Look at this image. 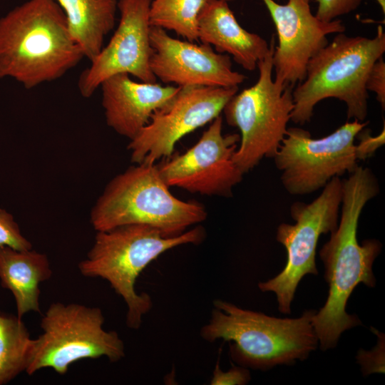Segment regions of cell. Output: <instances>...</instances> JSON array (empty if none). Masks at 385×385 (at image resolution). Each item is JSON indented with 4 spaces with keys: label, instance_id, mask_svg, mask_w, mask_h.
Instances as JSON below:
<instances>
[{
    "label": "cell",
    "instance_id": "obj_1",
    "mask_svg": "<svg viewBox=\"0 0 385 385\" xmlns=\"http://www.w3.org/2000/svg\"><path fill=\"white\" fill-rule=\"evenodd\" d=\"M379 192L377 179L368 168L358 165L342 180L340 219L319 251L329 293L324 305L314 315L312 325L322 351L334 348L344 331L361 324L357 316L346 312L354 288L359 283L376 285L372 266L382 245L376 239L359 244L357 228L364 207Z\"/></svg>",
    "mask_w": 385,
    "mask_h": 385
},
{
    "label": "cell",
    "instance_id": "obj_2",
    "mask_svg": "<svg viewBox=\"0 0 385 385\" xmlns=\"http://www.w3.org/2000/svg\"><path fill=\"white\" fill-rule=\"evenodd\" d=\"M83 58L54 0H29L0 19V78L31 89L62 77Z\"/></svg>",
    "mask_w": 385,
    "mask_h": 385
},
{
    "label": "cell",
    "instance_id": "obj_3",
    "mask_svg": "<svg viewBox=\"0 0 385 385\" xmlns=\"http://www.w3.org/2000/svg\"><path fill=\"white\" fill-rule=\"evenodd\" d=\"M209 323L200 330L209 342H228L230 355L240 366L267 371L277 365L304 361L319 340L312 325L316 310H306L298 318H277L214 301Z\"/></svg>",
    "mask_w": 385,
    "mask_h": 385
},
{
    "label": "cell",
    "instance_id": "obj_4",
    "mask_svg": "<svg viewBox=\"0 0 385 385\" xmlns=\"http://www.w3.org/2000/svg\"><path fill=\"white\" fill-rule=\"evenodd\" d=\"M384 52L381 26L373 38L337 34L309 60L304 78L294 87L290 120L300 125L309 123L315 106L334 98L346 104L347 120L364 121L368 113L367 76Z\"/></svg>",
    "mask_w": 385,
    "mask_h": 385
},
{
    "label": "cell",
    "instance_id": "obj_5",
    "mask_svg": "<svg viewBox=\"0 0 385 385\" xmlns=\"http://www.w3.org/2000/svg\"><path fill=\"white\" fill-rule=\"evenodd\" d=\"M205 237L201 226L169 237L154 227L140 224L97 231L93 245L86 258L78 264V269L83 276L108 282L126 304L127 326L138 329L143 316L153 307L148 294L135 290L138 276L163 253L183 245H198Z\"/></svg>",
    "mask_w": 385,
    "mask_h": 385
},
{
    "label": "cell",
    "instance_id": "obj_6",
    "mask_svg": "<svg viewBox=\"0 0 385 385\" xmlns=\"http://www.w3.org/2000/svg\"><path fill=\"white\" fill-rule=\"evenodd\" d=\"M205 207L175 197L155 163H140L115 176L91 212L96 231L133 224L146 225L165 237L179 235L207 218Z\"/></svg>",
    "mask_w": 385,
    "mask_h": 385
},
{
    "label": "cell",
    "instance_id": "obj_7",
    "mask_svg": "<svg viewBox=\"0 0 385 385\" xmlns=\"http://www.w3.org/2000/svg\"><path fill=\"white\" fill-rule=\"evenodd\" d=\"M270 45L268 53L257 63V82L235 94L222 111L227 123L240 132L233 160L244 174L263 158L274 157L294 108V87L277 83L273 78L274 36Z\"/></svg>",
    "mask_w": 385,
    "mask_h": 385
},
{
    "label": "cell",
    "instance_id": "obj_8",
    "mask_svg": "<svg viewBox=\"0 0 385 385\" xmlns=\"http://www.w3.org/2000/svg\"><path fill=\"white\" fill-rule=\"evenodd\" d=\"M99 307L77 303L53 302L41 320L43 333L34 339L31 363L26 371L33 375L44 368L65 374L76 361L106 356L111 362L125 356V346L115 331L103 329Z\"/></svg>",
    "mask_w": 385,
    "mask_h": 385
},
{
    "label": "cell",
    "instance_id": "obj_9",
    "mask_svg": "<svg viewBox=\"0 0 385 385\" xmlns=\"http://www.w3.org/2000/svg\"><path fill=\"white\" fill-rule=\"evenodd\" d=\"M342 197V180L333 178L312 202H294L290 215L294 225L280 224L277 240L285 247L287 260L282 271L268 281L260 282L262 292L276 294L278 309L291 312V304L299 282L309 274L317 275L315 257L318 240L322 234L332 232L339 223Z\"/></svg>",
    "mask_w": 385,
    "mask_h": 385
},
{
    "label": "cell",
    "instance_id": "obj_10",
    "mask_svg": "<svg viewBox=\"0 0 385 385\" xmlns=\"http://www.w3.org/2000/svg\"><path fill=\"white\" fill-rule=\"evenodd\" d=\"M368 123L347 121L320 138L299 127L287 128L273 158L284 189L293 195L310 194L333 178L353 172L358 166L354 140Z\"/></svg>",
    "mask_w": 385,
    "mask_h": 385
},
{
    "label": "cell",
    "instance_id": "obj_11",
    "mask_svg": "<svg viewBox=\"0 0 385 385\" xmlns=\"http://www.w3.org/2000/svg\"><path fill=\"white\" fill-rule=\"evenodd\" d=\"M238 86L181 87L165 106L155 111L149 123L130 140V160L155 163L173 155L175 144L183 137L211 123L220 115Z\"/></svg>",
    "mask_w": 385,
    "mask_h": 385
},
{
    "label": "cell",
    "instance_id": "obj_12",
    "mask_svg": "<svg viewBox=\"0 0 385 385\" xmlns=\"http://www.w3.org/2000/svg\"><path fill=\"white\" fill-rule=\"evenodd\" d=\"M240 140L237 133H222V117L219 115L191 148L157 165L160 175L169 188L231 197L244 175L233 160Z\"/></svg>",
    "mask_w": 385,
    "mask_h": 385
},
{
    "label": "cell",
    "instance_id": "obj_13",
    "mask_svg": "<svg viewBox=\"0 0 385 385\" xmlns=\"http://www.w3.org/2000/svg\"><path fill=\"white\" fill-rule=\"evenodd\" d=\"M152 0H118L120 17L106 46L80 75L78 87L89 98L107 78L126 73L145 83H156L150 61V9Z\"/></svg>",
    "mask_w": 385,
    "mask_h": 385
},
{
    "label": "cell",
    "instance_id": "obj_14",
    "mask_svg": "<svg viewBox=\"0 0 385 385\" xmlns=\"http://www.w3.org/2000/svg\"><path fill=\"white\" fill-rule=\"evenodd\" d=\"M272 19L277 45L272 54L274 80L294 87L306 75L309 60L329 42L327 36L344 33L339 19L323 21L311 11L310 0H262Z\"/></svg>",
    "mask_w": 385,
    "mask_h": 385
},
{
    "label": "cell",
    "instance_id": "obj_15",
    "mask_svg": "<svg viewBox=\"0 0 385 385\" xmlns=\"http://www.w3.org/2000/svg\"><path fill=\"white\" fill-rule=\"evenodd\" d=\"M150 69L164 83L228 88L246 79L232 70L230 56L214 51L209 44L174 38L157 26H150Z\"/></svg>",
    "mask_w": 385,
    "mask_h": 385
},
{
    "label": "cell",
    "instance_id": "obj_16",
    "mask_svg": "<svg viewBox=\"0 0 385 385\" xmlns=\"http://www.w3.org/2000/svg\"><path fill=\"white\" fill-rule=\"evenodd\" d=\"M99 87L107 125L130 140L149 123L153 113L167 105L181 88L135 82L126 73L107 78Z\"/></svg>",
    "mask_w": 385,
    "mask_h": 385
},
{
    "label": "cell",
    "instance_id": "obj_17",
    "mask_svg": "<svg viewBox=\"0 0 385 385\" xmlns=\"http://www.w3.org/2000/svg\"><path fill=\"white\" fill-rule=\"evenodd\" d=\"M197 28L198 41L232 56L249 71L257 68L270 48L265 38L240 26L227 0H207L198 14Z\"/></svg>",
    "mask_w": 385,
    "mask_h": 385
},
{
    "label": "cell",
    "instance_id": "obj_18",
    "mask_svg": "<svg viewBox=\"0 0 385 385\" xmlns=\"http://www.w3.org/2000/svg\"><path fill=\"white\" fill-rule=\"evenodd\" d=\"M52 270L48 257L32 249L0 247V282L12 293L18 317L29 312H40L39 285L51 278Z\"/></svg>",
    "mask_w": 385,
    "mask_h": 385
},
{
    "label": "cell",
    "instance_id": "obj_19",
    "mask_svg": "<svg viewBox=\"0 0 385 385\" xmlns=\"http://www.w3.org/2000/svg\"><path fill=\"white\" fill-rule=\"evenodd\" d=\"M62 9L69 31L84 57L93 61L113 29L118 0H54Z\"/></svg>",
    "mask_w": 385,
    "mask_h": 385
},
{
    "label": "cell",
    "instance_id": "obj_20",
    "mask_svg": "<svg viewBox=\"0 0 385 385\" xmlns=\"http://www.w3.org/2000/svg\"><path fill=\"white\" fill-rule=\"evenodd\" d=\"M34 342L21 318L0 312V385L26 371Z\"/></svg>",
    "mask_w": 385,
    "mask_h": 385
},
{
    "label": "cell",
    "instance_id": "obj_21",
    "mask_svg": "<svg viewBox=\"0 0 385 385\" xmlns=\"http://www.w3.org/2000/svg\"><path fill=\"white\" fill-rule=\"evenodd\" d=\"M206 1L152 0L149 14L150 26L173 31L187 41H197V16Z\"/></svg>",
    "mask_w": 385,
    "mask_h": 385
},
{
    "label": "cell",
    "instance_id": "obj_22",
    "mask_svg": "<svg viewBox=\"0 0 385 385\" xmlns=\"http://www.w3.org/2000/svg\"><path fill=\"white\" fill-rule=\"evenodd\" d=\"M1 247H9L19 250L32 249V244L21 234L14 216L4 209H0Z\"/></svg>",
    "mask_w": 385,
    "mask_h": 385
},
{
    "label": "cell",
    "instance_id": "obj_23",
    "mask_svg": "<svg viewBox=\"0 0 385 385\" xmlns=\"http://www.w3.org/2000/svg\"><path fill=\"white\" fill-rule=\"evenodd\" d=\"M371 329L377 335V344L371 351L361 349L356 356L364 376L373 373H384V335L373 327H371Z\"/></svg>",
    "mask_w": 385,
    "mask_h": 385
},
{
    "label": "cell",
    "instance_id": "obj_24",
    "mask_svg": "<svg viewBox=\"0 0 385 385\" xmlns=\"http://www.w3.org/2000/svg\"><path fill=\"white\" fill-rule=\"evenodd\" d=\"M315 1L317 4L315 16L327 22L355 11L361 3V0H315Z\"/></svg>",
    "mask_w": 385,
    "mask_h": 385
},
{
    "label": "cell",
    "instance_id": "obj_25",
    "mask_svg": "<svg viewBox=\"0 0 385 385\" xmlns=\"http://www.w3.org/2000/svg\"><path fill=\"white\" fill-rule=\"evenodd\" d=\"M251 379L248 368L242 366H232L227 371L220 367L219 361L213 371L211 385H245Z\"/></svg>",
    "mask_w": 385,
    "mask_h": 385
},
{
    "label": "cell",
    "instance_id": "obj_26",
    "mask_svg": "<svg viewBox=\"0 0 385 385\" xmlns=\"http://www.w3.org/2000/svg\"><path fill=\"white\" fill-rule=\"evenodd\" d=\"M367 91L376 94L377 101L383 110L385 108V62L380 57L372 66L366 81Z\"/></svg>",
    "mask_w": 385,
    "mask_h": 385
},
{
    "label": "cell",
    "instance_id": "obj_27",
    "mask_svg": "<svg viewBox=\"0 0 385 385\" xmlns=\"http://www.w3.org/2000/svg\"><path fill=\"white\" fill-rule=\"evenodd\" d=\"M384 133V123L383 130L376 136L371 135L369 130L362 129L356 138L359 139V144L356 145V159L364 160L374 155L385 143Z\"/></svg>",
    "mask_w": 385,
    "mask_h": 385
},
{
    "label": "cell",
    "instance_id": "obj_28",
    "mask_svg": "<svg viewBox=\"0 0 385 385\" xmlns=\"http://www.w3.org/2000/svg\"><path fill=\"white\" fill-rule=\"evenodd\" d=\"M376 2L379 4L380 7L381 8V10L383 11V14H385V0H376Z\"/></svg>",
    "mask_w": 385,
    "mask_h": 385
}]
</instances>
